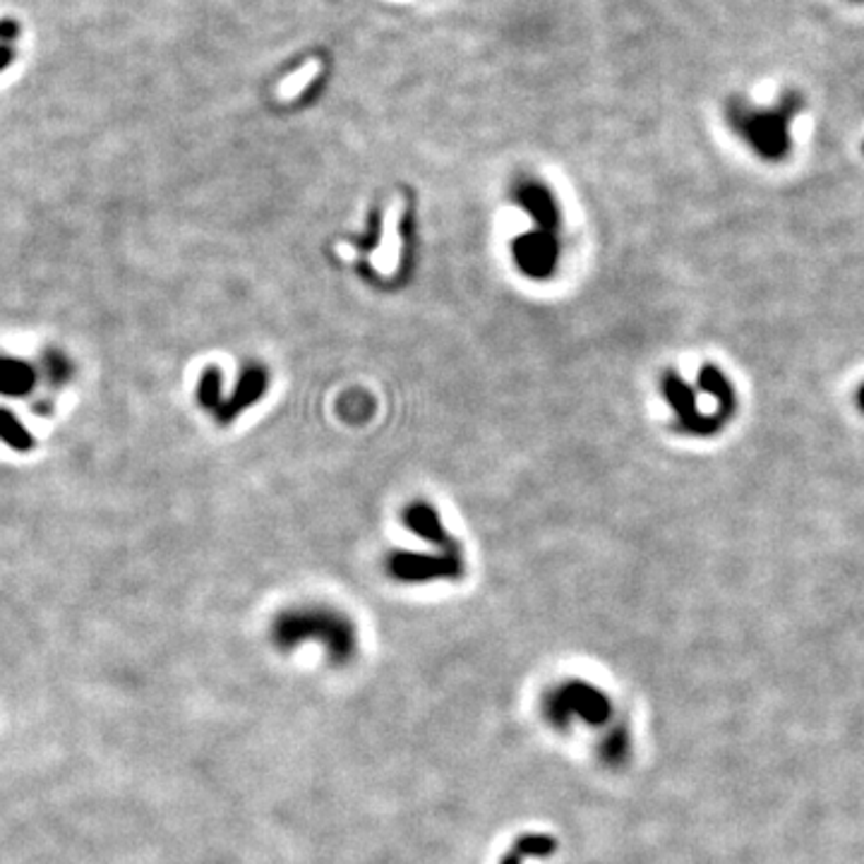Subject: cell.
<instances>
[{"instance_id":"cell-1","label":"cell","mask_w":864,"mask_h":864,"mask_svg":"<svg viewBox=\"0 0 864 864\" xmlns=\"http://www.w3.org/2000/svg\"><path fill=\"white\" fill-rule=\"evenodd\" d=\"M805 109L799 94H783L776 106H754L744 99H730L726 116L730 128L740 135L757 157L781 161L791 155V128L797 113Z\"/></svg>"},{"instance_id":"cell-2","label":"cell","mask_w":864,"mask_h":864,"mask_svg":"<svg viewBox=\"0 0 864 864\" xmlns=\"http://www.w3.org/2000/svg\"><path fill=\"white\" fill-rule=\"evenodd\" d=\"M274 639L282 648H291L305 639L322 641L337 663L353 656L355 629L351 622L332 610H296L276 619Z\"/></svg>"},{"instance_id":"cell-3","label":"cell","mask_w":864,"mask_h":864,"mask_svg":"<svg viewBox=\"0 0 864 864\" xmlns=\"http://www.w3.org/2000/svg\"><path fill=\"white\" fill-rule=\"evenodd\" d=\"M610 710L613 708H610L607 696L587 682H567L565 687L548 696V716L555 726L557 723L567 726L571 718H581L591 726H603L610 718Z\"/></svg>"},{"instance_id":"cell-4","label":"cell","mask_w":864,"mask_h":864,"mask_svg":"<svg viewBox=\"0 0 864 864\" xmlns=\"http://www.w3.org/2000/svg\"><path fill=\"white\" fill-rule=\"evenodd\" d=\"M663 394L672 413H675V425L682 432H687V435L706 437V435H716V432L723 428L720 421H716L714 416L706 413L702 406H698L696 401L698 389H692L678 373L672 371L666 373Z\"/></svg>"},{"instance_id":"cell-5","label":"cell","mask_w":864,"mask_h":864,"mask_svg":"<svg viewBox=\"0 0 864 864\" xmlns=\"http://www.w3.org/2000/svg\"><path fill=\"white\" fill-rule=\"evenodd\" d=\"M389 571L401 581H435V579H456L464 571L462 557L442 555H416V553H397L391 555Z\"/></svg>"},{"instance_id":"cell-6","label":"cell","mask_w":864,"mask_h":864,"mask_svg":"<svg viewBox=\"0 0 864 864\" xmlns=\"http://www.w3.org/2000/svg\"><path fill=\"white\" fill-rule=\"evenodd\" d=\"M557 243L555 238L548 236V231L528 234L514 240V260L516 266L524 274L533 278H545L550 276L557 262Z\"/></svg>"},{"instance_id":"cell-7","label":"cell","mask_w":864,"mask_h":864,"mask_svg":"<svg viewBox=\"0 0 864 864\" xmlns=\"http://www.w3.org/2000/svg\"><path fill=\"white\" fill-rule=\"evenodd\" d=\"M516 200L526 207V212L538 221L543 231H550L560 221V214H557L555 200L550 195V190L541 183H524L516 190Z\"/></svg>"},{"instance_id":"cell-8","label":"cell","mask_w":864,"mask_h":864,"mask_svg":"<svg viewBox=\"0 0 864 864\" xmlns=\"http://www.w3.org/2000/svg\"><path fill=\"white\" fill-rule=\"evenodd\" d=\"M403 521H406V526H409L413 533H418V536H423L425 541L440 545V548H444V550L456 553V545H454L452 536H450L447 531H444L437 514L432 512L430 507H425V504L409 507V512H406Z\"/></svg>"},{"instance_id":"cell-9","label":"cell","mask_w":864,"mask_h":864,"mask_svg":"<svg viewBox=\"0 0 864 864\" xmlns=\"http://www.w3.org/2000/svg\"><path fill=\"white\" fill-rule=\"evenodd\" d=\"M264 389H266V377H264V373H262V371H248V373L243 375V379H240L238 389H236L234 403L228 406V409L221 413L224 421H226V418H234L240 409H246V406L255 403V401L262 397V394H264Z\"/></svg>"},{"instance_id":"cell-10","label":"cell","mask_w":864,"mask_h":864,"mask_svg":"<svg viewBox=\"0 0 864 864\" xmlns=\"http://www.w3.org/2000/svg\"><path fill=\"white\" fill-rule=\"evenodd\" d=\"M32 385V371L18 361H0V391L22 394Z\"/></svg>"},{"instance_id":"cell-11","label":"cell","mask_w":864,"mask_h":864,"mask_svg":"<svg viewBox=\"0 0 864 864\" xmlns=\"http://www.w3.org/2000/svg\"><path fill=\"white\" fill-rule=\"evenodd\" d=\"M512 850L524 860L526 857H550L557 853V841L553 835H545V833H528V835H521Z\"/></svg>"},{"instance_id":"cell-12","label":"cell","mask_w":864,"mask_h":864,"mask_svg":"<svg viewBox=\"0 0 864 864\" xmlns=\"http://www.w3.org/2000/svg\"><path fill=\"white\" fill-rule=\"evenodd\" d=\"M20 24L15 20H0V72L10 68V62L15 60V42L20 36Z\"/></svg>"},{"instance_id":"cell-13","label":"cell","mask_w":864,"mask_h":864,"mask_svg":"<svg viewBox=\"0 0 864 864\" xmlns=\"http://www.w3.org/2000/svg\"><path fill=\"white\" fill-rule=\"evenodd\" d=\"M0 437H3L10 444V447H15V450H30L32 447L30 432L24 430L8 411H0Z\"/></svg>"},{"instance_id":"cell-14","label":"cell","mask_w":864,"mask_h":864,"mask_svg":"<svg viewBox=\"0 0 864 864\" xmlns=\"http://www.w3.org/2000/svg\"><path fill=\"white\" fill-rule=\"evenodd\" d=\"M500 864H524V857H519V855L514 853V850H512L510 855H504V857H502Z\"/></svg>"},{"instance_id":"cell-15","label":"cell","mask_w":864,"mask_h":864,"mask_svg":"<svg viewBox=\"0 0 864 864\" xmlns=\"http://www.w3.org/2000/svg\"><path fill=\"white\" fill-rule=\"evenodd\" d=\"M857 409L864 413V383L857 389Z\"/></svg>"},{"instance_id":"cell-16","label":"cell","mask_w":864,"mask_h":864,"mask_svg":"<svg viewBox=\"0 0 864 864\" xmlns=\"http://www.w3.org/2000/svg\"><path fill=\"white\" fill-rule=\"evenodd\" d=\"M853 3H864V0H853Z\"/></svg>"},{"instance_id":"cell-17","label":"cell","mask_w":864,"mask_h":864,"mask_svg":"<svg viewBox=\"0 0 864 864\" xmlns=\"http://www.w3.org/2000/svg\"><path fill=\"white\" fill-rule=\"evenodd\" d=\"M862 149H864V147H862Z\"/></svg>"}]
</instances>
